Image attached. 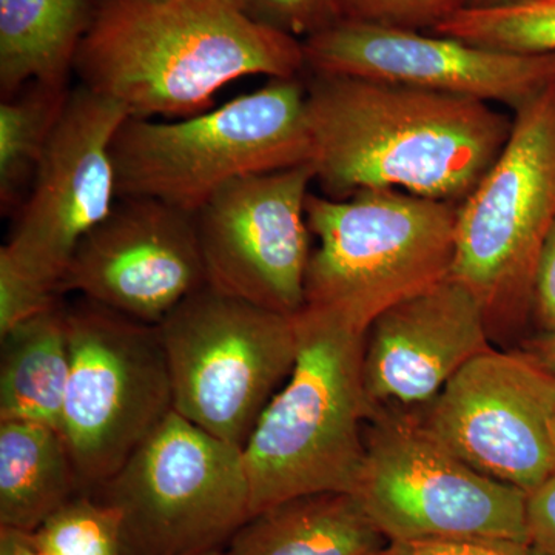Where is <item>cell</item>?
<instances>
[{
    "label": "cell",
    "instance_id": "obj_1",
    "mask_svg": "<svg viewBox=\"0 0 555 555\" xmlns=\"http://www.w3.org/2000/svg\"><path fill=\"white\" fill-rule=\"evenodd\" d=\"M305 80L310 164L328 198L385 189L459 206L513 127L494 105L469 98L347 76Z\"/></svg>",
    "mask_w": 555,
    "mask_h": 555
},
{
    "label": "cell",
    "instance_id": "obj_2",
    "mask_svg": "<svg viewBox=\"0 0 555 555\" xmlns=\"http://www.w3.org/2000/svg\"><path fill=\"white\" fill-rule=\"evenodd\" d=\"M80 86L130 118H190L247 76L298 78L301 40L248 20L233 0H91L75 60Z\"/></svg>",
    "mask_w": 555,
    "mask_h": 555
},
{
    "label": "cell",
    "instance_id": "obj_3",
    "mask_svg": "<svg viewBox=\"0 0 555 555\" xmlns=\"http://www.w3.org/2000/svg\"><path fill=\"white\" fill-rule=\"evenodd\" d=\"M294 369L243 448L251 516L294 496L353 494L371 415L363 383L364 328L334 310L295 315Z\"/></svg>",
    "mask_w": 555,
    "mask_h": 555
},
{
    "label": "cell",
    "instance_id": "obj_4",
    "mask_svg": "<svg viewBox=\"0 0 555 555\" xmlns=\"http://www.w3.org/2000/svg\"><path fill=\"white\" fill-rule=\"evenodd\" d=\"M118 198H153L195 215L235 179L310 164L306 80L273 78L179 120L127 118L112 145Z\"/></svg>",
    "mask_w": 555,
    "mask_h": 555
},
{
    "label": "cell",
    "instance_id": "obj_5",
    "mask_svg": "<svg viewBox=\"0 0 555 555\" xmlns=\"http://www.w3.org/2000/svg\"><path fill=\"white\" fill-rule=\"evenodd\" d=\"M456 208L400 190L341 199L310 193L306 215L317 246L306 306L334 310L366 331L390 306L451 275Z\"/></svg>",
    "mask_w": 555,
    "mask_h": 555
},
{
    "label": "cell",
    "instance_id": "obj_6",
    "mask_svg": "<svg viewBox=\"0 0 555 555\" xmlns=\"http://www.w3.org/2000/svg\"><path fill=\"white\" fill-rule=\"evenodd\" d=\"M158 331L173 411L219 440L246 447L297 360L295 315L259 308L206 284Z\"/></svg>",
    "mask_w": 555,
    "mask_h": 555
},
{
    "label": "cell",
    "instance_id": "obj_7",
    "mask_svg": "<svg viewBox=\"0 0 555 555\" xmlns=\"http://www.w3.org/2000/svg\"><path fill=\"white\" fill-rule=\"evenodd\" d=\"M96 491L120 513L124 555L225 550L251 517L243 449L175 411Z\"/></svg>",
    "mask_w": 555,
    "mask_h": 555
},
{
    "label": "cell",
    "instance_id": "obj_8",
    "mask_svg": "<svg viewBox=\"0 0 555 555\" xmlns=\"http://www.w3.org/2000/svg\"><path fill=\"white\" fill-rule=\"evenodd\" d=\"M69 378L60 433L80 489H100L173 411L158 326L82 298L67 306Z\"/></svg>",
    "mask_w": 555,
    "mask_h": 555
},
{
    "label": "cell",
    "instance_id": "obj_9",
    "mask_svg": "<svg viewBox=\"0 0 555 555\" xmlns=\"http://www.w3.org/2000/svg\"><path fill=\"white\" fill-rule=\"evenodd\" d=\"M353 495L389 542L478 539L529 545L528 494L452 454L415 411L369 416Z\"/></svg>",
    "mask_w": 555,
    "mask_h": 555
},
{
    "label": "cell",
    "instance_id": "obj_10",
    "mask_svg": "<svg viewBox=\"0 0 555 555\" xmlns=\"http://www.w3.org/2000/svg\"><path fill=\"white\" fill-rule=\"evenodd\" d=\"M555 222V80L516 112L505 147L456 208L451 276L488 320L531 308L540 251Z\"/></svg>",
    "mask_w": 555,
    "mask_h": 555
},
{
    "label": "cell",
    "instance_id": "obj_11",
    "mask_svg": "<svg viewBox=\"0 0 555 555\" xmlns=\"http://www.w3.org/2000/svg\"><path fill=\"white\" fill-rule=\"evenodd\" d=\"M438 443L531 494L555 474V375L528 352L488 349L415 411Z\"/></svg>",
    "mask_w": 555,
    "mask_h": 555
},
{
    "label": "cell",
    "instance_id": "obj_12",
    "mask_svg": "<svg viewBox=\"0 0 555 555\" xmlns=\"http://www.w3.org/2000/svg\"><path fill=\"white\" fill-rule=\"evenodd\" d=\"M312 164L235 179L195 214L207 286L281 315L306 306Z\"/></svg>",
    "mask_w": 555,
    "mask_h": 555
},
{
    "label": "cell",
    "instance_id": "obj_13",
    "mask_svg": "<svg viewBox=\"0 0 555 555\" xmlns=\"http://www.w3.org/2000/svg\"><path fill=\"white\" fill-rule=\"evenodd\" d=\"M127 118L115 101L83 86L72 90L9 243L0 247L2 257L57 295L80 240L118 199L112 145Z\"/></svg>",
    "mask_w": 555,
    "mask_h": 555
},
{
    "label": "cell",
    "instance_id": "obj_14",
    "mask_svg": "<svg viewBox=\"0 0 555 555\" xmlns=\"http://www.w3.org/2000/svg\"><path fill=\"white\" fill-rule=\"evenodd\" d=\"M302 50L306 73L379 80L516 112L555 80V53H511L366 22L338 21L302 40Z\"/></svg>",
    "mask_w": 555,
    "mask_h": 555
},
{
    "label": "cell",
    "instance_id": "obj_15",
    "mask_svg": "<svg viewBox=\"0 0 555 555\" xmlns=\"http://www.w3.org/2000/svg\"><path fill=\"white\" fill-rule=\"evenodd\" d=\"M206 284L195 215L159 199L118 198L80 240L60 292L159 326Z\"/></svg>",
    "mask_w": 555,
    "mask_h": 555
},
{
    "label": "cell",
    "instance_id": "obj_16",
    "mask_svg": "<svg viewBox=\"0 0 555 555\" xmlns=\"http://www.w3.org/2000/svg\"><path fill=\"white\" fill-rule=\"evenodd\" d=\"M488 326L480 299L451 275L379 313L363 343L371 415L433 403L460 369L491 349Z\"/></svg>",
    "mask_w": 555,
    "mask_h": 555
},
{
    "label": "cell",
    "instance_id": "obj_17",
    "mask_svg": "<svg viewBox=\"0 0 555 555\" xmlns=\"http://www.w3.org/2000/svg\"><path fill=\"white\" fill-rule=\"evenodd\" d=\"M389 540L349 492L284 500L248 518L228 555H379Z\"/></svg>",
    "mask_w": 555,
    "mask_h": 555
},
{
    "label": "cell",
    "instance_id": "obj_18",
    "mask_svg": "<svg viewBox=\"0 0 555 555\" xmlns=\"http://www.w3.org/2000/svg\"><path fill=\"white\" fill-rule=\"evenodd\" d=\"M80 489L56 427L0 420V526L33 534Z\"/></svg>",
    "mask_w": 555,
    "mask_h": 555
},
{
    "label": "cell",
    "instance_id": "obj_19",
    "mask_svg": "<svg viewBox=\"0 0 555 555\" xmlns=\"http://www.w3.org/2000/svg\"><path fill=\"white\" fill-rule=\"evenodd\" d=\"M91 0H0V96L31 82L68 86Z\"/></svg>",
    "mask_w": 555,
    "mask_h": 555
},
{
    "label": "cell",
    "instance_id": "obj_20",
    "mask_svg": "<svg viewBox=\"0 0 555 555\" xmlns=\"http://www.w3.org/2000/svg\"><path fill=\"white\" fill-rule=\"evenodd\" d=\"M65 310L60 301L0 337V420L38 422L60 430L69 378Z\"/></svg>",
    "mask_w": 555,
    "mask_h": 555
},
{
    "label": "cell",
    "instance_id": "obj_21",
    "mask_svg": "<svg viewBox=\"0 0 555 555\" xmlns=\"http://www.w3.org/2000/svg\"><path fill=\"white\" fill-rule=\"evenodd\" d=\"M72 89L31 82L0 104V210L17 214L60 122Z\"/></svg>",
    "mask_w": 555,
    "mask_h": 555
},
{
    "label": "cell",
    "instance_id": "obj_22",
    "mask_svg": "<svg viewBox=\"0 0 555 555\" xmlns=\"http://www.w3.org/2000/svg\"><path fill=\"white\" fill-rule=\"evenodd\" d=\"M434 33L511 53H555V0H524L494 9H463Z\"/></svg>",
    "mask_w": 555,
    "mask_h": 555
},
{
    "label": "cell",
    "instance_id": "obj_23",
    "mask_svg": "<svg viewBox=\"0 0 555 555\" xmlns=\"http://www.w3.org/2000/svg\"><path fill=\"white\" fill-rule=\"evenodd\" d=\"M30 540L50 555H124L122 518L101 499L75 496L47 518Z\"/></svg>",
    "mask_w": 555,
    "mask_h": 555
},
{
    "label": "cell",
    "instance_id": "obj_24",
    "mask_svg": "<svg viewBox=\"0 0 555 555\" xmlns=\"http://www.w3.org/2000/svg\"><path fill=\"white\" fill-rule=\"evenodd\" d=\"M262 27L305 40L341 21L339 0H233Z\"/></svg>",
    "mask_w": 555,
    "mask_h": 555
},
{
    "label": "cell",
    "instance_id": "obj_25",
    "mask_svg": "<svg viewBox=\"0 0 555 555\" xmlns=\"http://www.w3.org/2000/svg\"><path fill=\"white\" fill-rule=\"evenodd\" d=\"M463 0H339L343 20L433 31L460 10Z\"/></svg>",
    "mask_w": 555,
    "mask_h": 555
},
{
    "label": "cell",
    "instance_id": "obj_26",
    "mask_svg": "<svg viewBox=\"0 0 555 555\" xmlns=\"http://www.w3.org/2000/svg\"><path fill=\"white\" fill-rule=\"evenodd\" d=\"M528 543L506 540L434 539L389 542L379 555H531Z\"/></svg>",
    "mask_w": 555,
    "mask_h": 555
},
{
    "label": "cell",
    "instance_id": "obj_27",
    "mask_svg": "<svg viewBox=\"0 0 555 555\" xmlns=\"http://www.w3.org/2000/svg\"><path fill=\"white\" fill-rule=\"evenodd\" d=\"M529 545L545 555H555V474L534 492L526 505Z\"/></svg>",
    "mask_w": 555,
    "mask_h": 555
},
{
    "label": "cell",
    "instance_id": "obj_28",
    "mask_svg": "<svg viewBox=\"0 0 555 555\" xmlns=\"http://www.w3.org/2000/svg\"><path fill=\"white\" fill-rule=\"evenodd\" d=\"M531 308L545 334H555V222L537 261Z\"/></svg>",
    "mask_w": 555,
    "mask_h": 555
},
{
    "label": "cell",
    "instance_id": "obj_29",
    "mask_svg": "<svg viewBox=\"0 0 555 555\" xmlns=\"http://www.w3.org/2000/svg\"><path fill=\"white\" fill-rule=\"evenodd\" d=\"M526 352L555 375V334H543L534 339Z\"/></svg>",
    "mask_w": 555,
    "mask_h": 555
},
{
    "label": "cell",
    "instance_id": "obj_30",
    "mask_svg": "<svg viewBox=\"0 0 555 555\" xmlns=\"http://www.w3.org/2000/svg\"><path fill=\"white\" fill-rule=\"evenodd\" d=\"M25 532L0 526V555H21Z\"/></svg>",
    "mask_w": 555,
    "mask_h": 555
},
{
    "label": "cell",
    "instance_id": "obj_31",
    "mask_svg": "<svg viewBox=\"0 0 555 555\" xmlns=\"http://www.w3.org/2000/svg\"><path fill=\"white\" fill-rule=\"evenodd\" d=\"M524 2V0H463L465 9L481 10L494 9V7L507 5V3Z\"/></svg>",
    "mask_w": 555,
    "mask_h": 555
},
{
    "label": "cell",
    "instance_id": "obj_32",
    "mask_svg": "<svg viewBox=\"0 0 555 555\" xmlns=\"http://www.w3.org/2000/svg\"><path fill=\"white\" fill-rule=\"evenodd\" d=\"M21 555H50L40 551L39 547L33 545L30 540V534H25L24 540H22L21 545Z\"/></svg>",
    "mask_w": 555,
    "mask_h": 555
},
{
    "label": "cell",
    "instance_id": "obj_33",
    "mask_svg": "<svg viewBox=\"0 0 555 555\" xmlns=\"http://www.w3.org/2000/svg\"><path fill=\"white\" fill-rule=\"evenodd\" d=\"M192 555H228L225 554V550H214L207 551V553L192 554Z\"/></svg>",
    "mask_w": 555,
    "mask_h": 555
},
{
    "label": "cell",
    "instance_id": "obj_34",
    "mask_svg": "<svg viewBox=\"0 0 555 555\" xmlns=\"http://www.w3.org/2000/svg\"><path fill=\"white\" fill-rule=\"evenodd\" d=\"M531 555H545V554L539 553V551H535L534 547H532Z\"/></svg>",
    "mask_w": 555,
    "mask_h": 555
},
{
    "label": "cell",
    "instance_id": "obj_35",
    "mask_svg": "<svg viewBox=\"0 0 555 555\" xmlns=\"http://www.w3.org/2000/svg\"><path fill=\"white\" fill-rule=\"evenodd\" d=\"M554 430H555V423H554Z\"/></svg>",
    "mask_w": 555,
    "mask_h": 555
}]
</instances>
